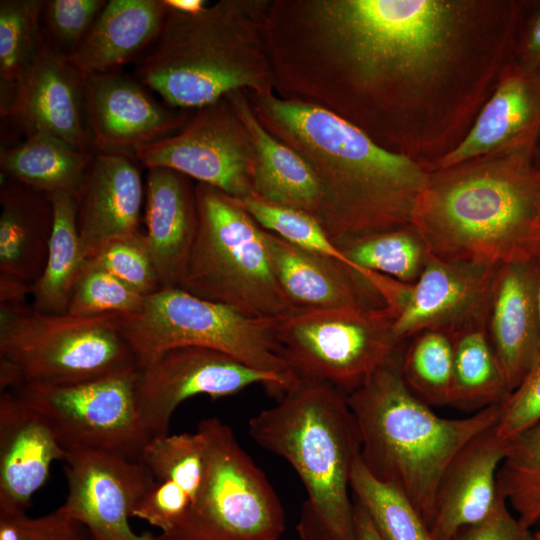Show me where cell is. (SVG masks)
I'll return each mask as SVG.
<instances>
[{
	"instance_id": "1",
	"label": "cell",
	"mask_w": 540,
	"mask_h": 540,
	"mask_svg": "<svg viewBox=\"0 0 540 540\" xmlns=\"http://www.w3.org/2000/svg\"><path fill=\"white\" fill-rule=\"evenodd\" d=\"M514 14L495 1L270 0L273 90L434 165L503 72Z\"/></svg>"
},
{
	"instance_id": "2",
	"label": "cell",
	"mask_w": 540,
	"mask_h": 540,
	"mask_svg": "<svg viewBox=\"0 0 540 540\" xmlns=\"http://www.w3.org/2000/svg\"><path fill=\"white\" fill-rule=\"evenodd\" d=\"M262 126L295 150L321 188L318 222L336 246L413 225L432 170L389 151L321 106L246 91Z\"/></svg>"
},
{
	"instance_id": "3",
	"label": "cell",
	"mask_w": 540,
	"mask_h": 540,
	"mask_svg": "<svg viewBox=\"0 0 540 540\" xmlns=\"http://www.w3.org/2000/svg\"><path fill=\"white\" fill-rule=\"evenodd\" d=\"M529 148L432 171L413 221L430 254L491 266L540 255V171Z\"/></svg>"
},
{
	"instance_id": "4",
	"label": "cell",
	"mask_w": 540,
	"mask_h": 540,
	"mask_svg": "<svg viewBox=\"0 0 540 540\" xmlns=\"http://www.w3.org/2000/svg\"><path fill=\"white\" fill-rule=\"evenodd\" d=\"M270 0H220L197 14L166 7L134 76L168 106L196 110L243 90L273 91L264 24Z\"/></svg>"
},
{
	"instance_id": "5",
	"label": "cell",
	"mask_w": 540,
	"mask_h": 540,
	"mask_svg": "<svg viewBox=\"0 0 540 540\" xmlns=\"http://www.w3.org/2000/svg\"><path fill=\"white\" fill-rule=\"evenodd\" d=\"M402 348L346 398L359 428L364 466L404 494L430 527L444 472L466 444L497 425L503 403L463 418L439 416L407 387Z\"/></svg>"
},
{
	"instance_id": "6",
	"label": "cell",
	"mask_w": 540,
	"mask_h": 540,
	"mask_svg": "<svg viewBox=\"0 0 540 540\" xmlns=\"http://www.w3.org/2000/svg\"><path fill=\"white\" fill-rule=\"evenodd\" d=\"M248 432L298 474L308 497L300 522L327 540H354L351 474L361 437L346 395L327 384L299 381L274 406L252 416Z\"/></svg>"
},
{
	"instance_id": "7",
	"label": "cell",
	"mask_w": 540,
	"mask_h": 540,
	"mask_svg": "<svg viewBox=\"0 0 540 540\" xmlns=\"http://www.w3.org/2000/svg\"><path fill=\"white\" fill-rule=\"evenodd\" d=\"M119 313L48 314L26 303L0 304V390L66 385L139 370Z\"/></svg>"
},
{
	"instance_id": "8",
	"label": "cell",
	"mask_w": 540,
	"mask_h": 540,
	"mask_svg": "<svg viewBox=\"0 0 540 540\" xmlns=\"http://www.w3.org/2000/svg\"><path fill=\"white\" fill-rule=\"evenodd\" d=\"M198 229L177 287L254 319H283L298 309L282 290L262 229L223 192L195 185Z\"/></svg>"
},
{
	"instance_id": "9",
	"label": "cell",
	"mask_w": 540,
	"mask_h": 540,
	"mask_svg": "<svg viewBox=\"0 0 540 540\" xmlns=\"http://www.w3.org/2000/svg\"><path fill=\"white\" fill-rule=\"evenodd\" d=\"M280 320L250 318L179 287H166L145 297L138 313L122 314L120 327L140 368L169 349L201 347L280 376L294 386L299 380L276 338Z\"/></svg>"
},
{
	"instance_id": "10",
	"label": "cell",
	"mask_w": 540,
	"mask_h": 540,
	"mask_svg": "<svg viewBox=\"0 0 540 540\" xmlns=\"http://www.w3.org/2000/svg\"><path fill=\"white\" fill-rule=\"evenodd\" d=\"M388 306L299 309L281 319L276 338L299 381L330 385L346 396L403 346Z\"/></svg>"
},
{
	"instance_id": "11",
	"label": "cell",
	"mask_w": 540,
	"mask_h": 540,
	"mask_svg": "<svg viewBox=\"0 0 540 540\" xmlns=\"http://www.w3.org/2000/svg\"><path fill=\"white\" fill-rule=\"evenodd\" d=\"M209 441L198 496L158 540H280L285 530L281 502L263 471L218 418L199 423Z\"/></svg>"
},
{
	"instance_id": "12",
	"label": "cell",
	"mask_w": 540,
	"mask_h": 540,
	"mask_svg": "<svg viewBox=\"0 0 540 540\" xmlns=\"http://www.w3.org/2000/svg\"><path fill=\"white\" fill-rule=\"evenodd\" d=\"M138 373L66 385L22 384L10 391L48 422L66 453L102 450L138 460L151 439L137 405Z\"/></svg>"
},
{
	"instance_id": "13",
	"label": "cell",
	"mask_w": 540,
	"mask_h": 540,
	"mask_svg": "<svg viewBox=\"0 0 540 540\" xmlns=\"http://www.w3.org/2000/svg\"><path fill=\"white\" fill-rule=\"evenodd\" d=\"M135 157L147 169L166 167L229 197L254 196V148L229 99L194 110L178 132L146 145Z\"/></svg>"
},
{
	"instance_id": "14",
	"label": "cell",
	"mask_w": 540,
	"mask_h": 540,
	"mask_svg": "<svg viewBox=\"0 0 540 540\" xmlns=\"http://www.w3.org/2000/svg\"><path fill=\"white\" fill-rule=\"evenodd\" d=\"M255 384L277 399L292 387L282 377L251 368L225 353L176 347L139 369L137 405L144 428L153 438L168 434L171 418L185 400L196 395L229 396Z\"/></svg>"
},
{
	"instance_id": "15",
	"label": "cell",
	"mask_w": 540,
	"mask_h": 540,
	"mask_svg": "<svg viewBox=\"0 0 540 540\" xmlns=\"http://www.w3.org/2000/svg\"><path fill=\"white\" fill-rule=\"evenodd\" d=\"M67 494L59 507L79 521L91 540H158L150 531L136 533L129 519L150 487L139 460L102 450L66 453Z\"/></svg>"
},
{
	"instance_id": "16",
	"label": "cell",
	"mask_w": 540,
	"mask_h": 540,
	"mask_svg": "<svg viewBox=\"0 0 540 540\" xmlns=\"http://www.w3.org/2000/svg\"><path fill=\"white\" fill-rule=\"evenodd\" d=\"M84 107L93 152L133 155L178 132L193 114L158 100L121 69L84 75Z\"/></svg>"
},
{
	"instance_id": "17",
	"label": "cell",
	"mask_w": 540,
	"mask_h": 540,
	"mask_svg": "<svg viewBox=\"0 0 540 540\" xmlns=\"http://www.w3.org/2000/svg\"><path fill=\"white\" fill-rule=\"evenodd\" d=\"M24 135L45 132L93 153L84 107V75L44 39L4 118Z\"/></svg>"
},
{
	"instance_id": "18",
	"label": "cell",
	"mask_w": 540,
	"mask_h": 540,
	"mask_svg": "<svg viewBox=\"0 0 540 540\" xmlns=\"http://www.w3.org/2000/svg\"><path fill=\"white\" fill-rule=\"evenodd\" d=\"M139 164L133 154L93 152L75 193L76 223L88 261L107 244L142 234Z\"/></svg>"
},
{
	"instance_id": "19",
	"label": "cell",
	"mask_w": 540,
	"mask_h": 540,
	"mask_svg": "<svg viewBox=\"0 0 540 540\" xmlns=\"http://www.w3.org/2000/svg\"><path fill=\"white\" fill-rule=\"evenodd\" d=\"M498 267L448 261L430 254L399 308L395 320L398 338L405 341L427 329L454 331L485 317Z\"/></svg>"
},
{
	"instance_id": "20",
	"label": "cell",
	"mask_w": 540,
	"mask_h": 540,
	"mask_svg": "<svg viewBox=\"0 0 540 540\" xmlns=\"http://www.w3.org/2000/svg\"><path fill=\"white\" fill-rule=\"evenodd\" d=\"M540 255L500 265L492 282L486 326L510 391L540 354Z\"/></svg>"
},
{
	"instance_id": "21",
	"label": "cell",
	"mask_w": 540,
	"mask_h": 540,
	"mask_svg": "<svg viewBox=\"0 0 540 540\" xmlns=\"http://www.w3.org/2000/svg\"><path fill=\"white\" fill-rule=\"evenodd\" d=\"M66 451L48 422L12 391L0 394V511L26 512Z\"/></svg>"
},
{
	"instance_id": "22",
	"label": "cell",
	"mask_w": 540,
	"mask_h": 540,
	"mask_svg": "<svg viewBox=\"0 0 540 540\" xmlns=\"http://www.w3.org/2000/svg\"><path fill=\"white\" fill-rule=\"evenodd\" d=\"M539 126L540 72L509 69L499 77L463 139L434 163L432 171L527 146Z\"/></svg>"
},
{
	"instance_id": "23",
	"label": "cell",
	"mask_w": 540,
	"mask_h": 540,
	"mask_svg": "<svg viewBox=\"0 0 540 540\" xmlns=\"http://www.w3.org/2000/svg\"><path fill=\"white\" fill-rule=\"evenodd\" d=\"M208 451V436L200 424L194 433L151 438L138 459L149 473L150 487L132 517L146 521L160 533L174 527L198 496Z\"/></svg>"
},
{
	"instance_id": "24",
	"label": "cell",
	"mask_w": 540,
	"mask_h": 540,
	"mask_svg": "<svg viewBox=\"0 0 540 540\" xmlns=\"http://www.w3.org/2000/svg\"><path fill=\"white\" fill-rule=\"evenodd\" d=\"M507 441L496 433V425L466 444L453 458L441 479L435 516L430 526L435 540H453L463 527L489 517L501 496L497 472L505 456Z\"/></svg>"
},
{
	"instance_id": "25",
	"label": "cell",
	"mask_w": 540,
	"mask_h": 540,
	"mask_svg": "<svg viewBox=\"0 0 540 540\" xmlns=\"http://www.w3.org/2000/svg\"><path fill=\"white\" fill-rule=\"evenodd\" d=\"M264 241L272 270L298 310L386 306L370 283L348 265L266 230Z\"/></svg>"
},
{
	"instance_id": "26",
	"label": "cell",
	"mask_w": 540,
	"mask_h": 540,
	"mask_svg": "<svg viewBox=\"0 0 540 540\" xmlns=\"http://www.w3.org/2000/svg\"><path fill=\"white\" fill-rule=\"evenodd\" d=\"M147 170L145 245L162 288L177 287L198 229L196 184L170 168Z\"/></svg>"
},
{
	"instance_id": "27",
	"label": "cell",
	"mask_w": 540,
	"mask_h": 540,
	"mask_svg": "<svg viewBox=\"0 0 540 540\" xmlns=\"http://www.w3.org/2000/svg\"><path fill=\"white\" fill-rule=\"evenodd\" d=\"M165 16L162 0H109L67 59L83 75L120 69L152 45Z\"/></svg>"
},
{
	"instance_id": "28",
	"label": "cell",
	"mask_w": 540,
	"mask_h": 540,
	"mask_svg": "<svg viewBox=\"0 0 540 540\" xmlns=\"http://www.w3.org/2000/svg\"><path fill=\"white\" fill-rule=\"evenodd\" d=\"M0 277L32 287L41 277L54 225L51 197L1 176Z\"/></svg>"
},
{
	"instance_id": "29",
	"label": "cell",
	"mask_w": 540,
	"mask_h": 540,
	"mask_svg": "<svg viewBox=\"0 0 540 540\" xmlns=\"http://www.w3.org/2000/svg\"><path fill=\"white\" fill-rule=\"evenodd\" d=\"M226 97L252 140L255 153L254 196L270 203L303 210L317 219L322 193L310 165L262 126L245 91H235Z\"/></svg>"
},
{
	"instance_id": "30",
	"label": "cell",
	"mask_w": 540,
	"mask_h": 540,
	"mask_svg": "<svg viewBox=\"0 0 540 540\" xmlns=\"http://www.w3.org/2000/svg\"><path fill=\"white\" fill-rule=\"evenodd\" d=\"M92 156L56 136L33 132L1 149V176L49 196L75 194Z\"/></svg>"
},
{
	"instance_id": "31",
	"label": "cell",
	"mask_w": 540,
	"mask_h": 540,
	"mask_svg": "<svg viewBox=\"0 0 540 540\" xmlns=\"http://www.w3.org/2000/svg\"><path fill=\"white\" fill-rule=\"evenodd\" d=\"M452 342L450 406L477 412L505 402L511 391L491 345L486 316L452 331Z\"/></svg>"
},
{
	"instance_id": "32",
	"label": "cell",
	"mask_w": 540,
	"mask_h": 540,
	"mask_svg": "<svg viewBox=\"0 0 540 540\" xmlns=\"http://www.w3.org/2000/svg\"><path fill=\"white\" fill-rule=\"evenodd\" d=\"M51 197L54 225L43 273L32 289V306L48 314H66L73 290L88 266L76 223L75 194Z\"/></svg>"
},
{
	"instance_id": "33",
	"label": "cell",
	"mask_w": 540,
	"mask_h": 540,
	"mask_svg": "<svg viewBox=\"0 0 540 540\" xmlns=\"http://www.w3.org/2000/svg\"><path fill=\"white\" fill-rule=\"evenodd\" d=\"M43 0L0 1V115L6 117L19 82L45 37Z\"/></svg>"
},
{
	"instance_id": "34",
	"label": "cell",
	"mask_w": 540,
	"mask_h": 540,
	"mask_svg": "<svg viewBox=\"0 0 540 540\" xmlns=\"http://www.w3.org/2000/svg\"><path fill=\"white\" fill-rule=\"evenodd\" d=\"M363 276L367 270L413 284L430 252L414 225L357 238L339 247Z\"/></svg>"
},
{
	"instance_id": "35",
	"label": "cell",
	"mask_w": 540,
	"mask_h": 540,
	"mask_svg": "<svg viewBox=\"0 0 540 540\" xmlns=\"http://www.w3.org/2000/svg\"><path fill=\"white\" fill-rule=\"evenodd\" d=\"M401 373L407 387L429 406H450L453 386L452 331L427 329L403 350Z\"/></svg>"
},
{
	"instance_id": "36",
	"label": "cell",
	"mask_w": 540,
	"mask_h": 540,
	"mask_svg": "<svg viewBox=\"0 0 540 540\" xmlns=\"http://www.w3.org/2000/svg\"><path fill=\"white\" fill-rule=\"evenodd\" d=\"M497 488L526 527L540 525V421L507 440Z\"/></svg>"
},
{
	"instance_id": "37",
	"label": "cell",
	"mask_w": 540,
	"mask_h": 540,
	"mask_svg": "<svg viewBox=\"0 0 540 540\" xmlns=\"http://www.w3.org/2000/svg\"><path fill=\"white\" fill-rule=\"evenodd\" d=\"M354 501L367 512L384 540H435L430 527L404 494L373 477L361 458L351 474Z\"/></svg>"
},
{
	"instance_id": "38",
	"label": "cell",
	"mask_w": 540,
	"mask_h": 540,
	"mask_svg": "<svg viewBox=\"0 0 540 540\" xmlns=\"http://www.w3.org/2000/svg\"><path fill=\"white\" fill-rule=\"evenodd\" d=\"M230 198L262 229L292 245L329 256L355 270L353 263L330 239L318 220L309 213L270 203L256 196Z\"/></svg>"
},
{
	"instance_id": "39",
	"label": "cell",
	"mask_w": 540,
	"mask_h": 540,
	"mask_svg": "<svg viewBox=\"0 0 540 540\" xmlns=\"http://www.w3.org/2000/svg\"><path fill=\"white\" fill-rule=\"evenodd\" d=\"M145 296L139 294L107 271L88 263L79 278L67 310L73 316L110 313H138Z\"/></svg>"
},
{
	"instance_id": "40",
	"label": "cell",
	"mask_w": 540,
	"mask_h": 540,
	"mask_svg": "<svg viewBox=\"0 0 540 540\" xmlns=\"http://www.w3.org/2000/svg\"><path fill=\"white\" fill-rule=\"evenodd\" d=\"M106 0H44L41 23L46 41L69 57L86 37Z\"/></svg>"
},
{
	"instance_id": "41",
	"label": "cell",
	"mask_w": 540,
	"mask_h": 540,
	"mask_svg": "<svg viewBox=\"0 0 540 540\" xmlns=\"http://www.w3.org/2000/svg\"><path fill=\"white\" fill-rule=\"evenodd\" d=\"M89 263L107 271L145 297L162 288L145 245L144 233L107 244Z\"/></svg>"
},
{
	"instance_id": "42",
	"label": "cell",
	"mask_w": 540,
	"mask_h": 540,
	"mask_svg": "<svg viewBox=\"0 0 540 540\" xmlns=\"http://www.w3.org/2000/svg\"><path fill=\"white\" fill-rule=\"evenodd\" d=\"M0 540H91L86 528L59 507L45 515L0 511Z\"/></svg>"
},
{
	"instance_id": "43",
	"label": "cell",
	"mask_w": 540,
	"mask_h": 540,
	"mask_svg": "<svg viewBox=\"0 0 540 540\" xmlns=\"http://www.w3.org/2000/svg\"><path fill=\"white\" fill-rule=\"evenodd\" d=\"M540 421V358L502 404L496 433L509 440Z\"/></svg>"
},
{
	"instance_id": "44",
	"label": "cell",
	"mask_w": 540,
	"mask_h": 540,
	"mask_svg": "<svg viewBox=\"0 0 540 540\" xmlns=\"http://www.w3.org/2000/svg\"><path fill=\"white\" fill-rule=\"evenodd\" d=\"M536 533L526 527L501 497L493 513L480 523L460 529L453 540H535Z\"/></svg>"
},
{
	"instance_id": "45",
	"label": "cell",
	"mask_w": 540,
	"mask_h": 540,
	"mask_svg": "<svg viewBox=\"0 0 540 540\" xmlns=\"http://www.w3.org/2000/svg\"><path fill=\"white\" fill-rule=\"evenodd\" d=\"M524 67L540 72V13L531 23L523 46Z\"/></svg>"
},
{
	"instance_id": "46",
	"label": "cell",
	"mask_w": 540,
	"mask_h": 540,
	"mask_svg": "<svg viewBox=\"0 0 540 540\" xmlns=\"http://www.w3.org/2000/svg\"><path fill=\"white\" fill-rule=\"evenodd\" d=\"M354 540H384L365 509L354 501Z\"/></svg>"
},
{
	"instance_id": "47",
	"label": "cell",
	"mask_w": 540,
	"mask_h": 540,
	"mask_svg": "<svg viewBox=\"0 0 540 540\" xmlns=\"http://www.w3.org/2000/svg\"><path fill=\"white\" fill-rule=\"evenodd\" d=\"M162 2L167 9L183 14H197L208 6L204 0H162Z\"/></svg>"
},
{
	"instance_id": "48",
	"label": "cell",
	"mask_w": 540,
	"mask_h": 540,
	"mask_svg": "<svg viewBox=\"0 0 540 540\" xmlns=\"http://www.w3.org/2000/svg\"><path fill=\"white\" fill-rule=\"evenodd\" d=\"M302 540H326L324 538H321L319 536L315 535H304L300 537Z\"/></svg>"
},
{
	"instance_id": "49",
	"label": "cell",
	"mask_w": 540,
	"mask_h": 540,
	"mask_svg": "<svg viewBox=\"0 0 540 540\" xmlns=\"http://www.w3.org/2000/svg\"><path fill=\"white\" fill-rule=\"evenodd\" d=\"M538 305H539V316H540V278H539V288H538ZM540 358V354L538 359Z\"/></svg>"
},
{
	"instance_id": "50",
	"label": "cell",
	"mask_w": 540,
	"mask_h": 540,
	"mask_svg": "<svg viewBox=\"0 0 540 540\" xmlns=\"http://www.w3.org/2000/svg\"><path fill=\"white\" fill-rule=\"evenodd\" d=\"M535 540H540V531L536 533Z\"/></svg>"
}]
</instances>
